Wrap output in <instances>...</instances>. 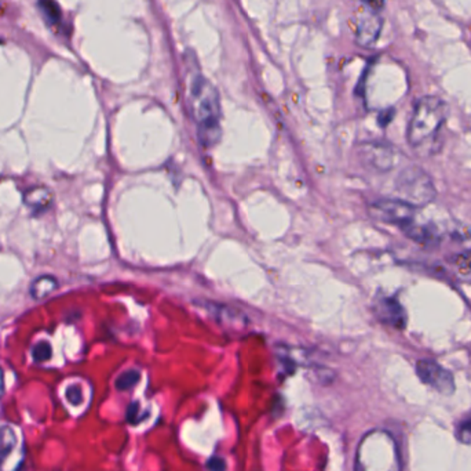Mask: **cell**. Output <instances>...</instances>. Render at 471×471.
Segmentation results:
<instances>
[{
	"instance_id": "11",
	"label": "cell",
	"mask_w": 471,
	"mask_h": 471,
	"mask_svg": "<svg viewBox=\"0 0 471 471\" xmlns=\"http://www.w3.org/2000/svg\"><path fill=\"white\" fill-rule=\"evenodd\" d=\"M204 309L208 311V314L213 315L219 323L225 326H230L233 329L236 328L241 329L248 322L246 315L240 314L237 310L230 309L227 306H219V304L210 303V304H204Z\"/></svg>"
},
{
	"instance_id": "1",
	"label": "cell",
	"mask_w": 471,
	"mask_h": 471,
	"mask_svg": "<svg viewBox=\"0 0 471 471\" xmlns=\"http://www.w3.org/2000/svg\"><path fill=\"white\" fill-rule=\"evenodd\" d=\"M190 105L200 143L204 147H214L222 136L220 103L215 87L207 79L196 77L192 80Z\"/></svg>"
},
{
	"instance_id": "18",
	"label": "cell",
	"mask_w": 471,
	"mask_h": 471,
	"mask_svg": "<svg viewBox=\"0 0 471 471\" xmlns=\"http://www.w3.org/2000/svg\"><path fill=\"white\" fill-rule=\"evenodd\" d=\"M455 435L459 442L471 445V411L458 423Z\"/></svg>"
},
{
	"instance_id": "23",
	"label": "cell",
	"mask_w": 471,
	"mask_h": 471,
	"mask_svg": "<svg viewBox=\"0 0 471 471\" xmlns=\"http://www.w3.org/2000/svg\"><path fill=\"white\" fill-rule=\"evenodd\" d=\"M207 467H208V469H213V470H223V469L226 467V465H225V462H223L222 459H219V458H211V459L208 460V463H207Z\"/></svg>"
},
{
	"instance_id": "8",
	"label": "cell",
	"mask_w": 471,
	"mask_h": 471,
	"mask_svg": "<svg viewBox=\"0 0 471 471\" xmlns=\"http://www.w3.org/2000/svg\"><path fill=\"white\" fill-rule=\"evenodd\" d=\"M383 21L382 17L378 14L376 10L368 7L359 15L357 20V30H356V40L361 47H371L379 39L382 32Z\"/></svg>"
},
{
	"instance_id": "2",
	"label": "cell",
	"mask_w": 471,
	"mask_h": 471,
	"mask_svg": "<svg viewBox=\"0 0 471 471\" xmlns=\"http://www.w3.org/2000/svg\"><path fill=\"white\" fill-rule=\"evenodd\" d=\"M445 118L446 105L441 98L434 96L420 98L415 105L406 131L409 146L416 153L432 154L433 144Z\"/></svg>"
},
{
	"instance_id": "24",
	"label": "cell",
	"mask_w": 471,
	"mask_h": 471,
	"mask_svg": "<svg viewBox=\"0 0 471 471\" xmlns=\"http://www.w3.org/2000/svg\"><path fill=\"white\" fill-rule=\"evenodd\" d=\"M363 1L368 4L369 8L376 10V11H378L379 8H382V7H383V3H385V0H363Z\"/></svg>"
},
{
	"instance_id": "9",
	"label": "cell",
	"mask_w": 471,
	"mask_h": 471,
	"mask_svg": "<svg viewBox=\"0 0 471 471\" xmlns=\"http://www.w3.org/2000/svg\"><path fill=\"white\" fill-rule=\"evenodd\" d=\"M399 230L411 240L426 247H437L441 243V234L433 224H420L413 220Z\"/></svg>"
},
{
	"instance_id": "19",
	"label": "cell",
	"mask_w": 471,
	"mask_h": 471,
	"mask_svg": "<svg viewBox=\"0 0 471 471\" xmlns=\"http://www.w3.org/2000/svg\"><path fill=\"white\" fill-rule=\"evenodd\" d=\"M32 356L37 362H46L53 356V349L48 342H39L32 350Z\"/></svg>"
},
{
	"instance_id": "16",
	"label": "cell",
	"mask_w": 471,
	"mask_h": 471,
	"mask_svg": "<svg viewBox=\"0 0 471 471\" xmlns=\"http://www.w3.org/2000/svg\"><path fill=\"white\" fill-rule=\"evenodd\" d=\"M39 6L48 24L55 25L61 21V8L55 0H40Z\"/></svg>"
},
{
	"instance_id": "13",
	"label": "cell",
	"mask_w": 471,
	"mask_h": 471,
	"mask_svg": "<svg viewBox=\"0 0 471 471\" xmlns=\"http://www.w3.org/2000/svg\"><path fill=\"white\" fill-rule=\"evenodd\" d=\"M448 266L452 274L458 276L460 280L471 282V249L452 254L448 259Z\"/></svg>"
},
{
	"instance_id": "20",
	"label": "cell",
	"mask_w": 471,
	"mask_h": 471,
	"mask_svg": "<svg viewBox=\"0 0 471 471\" xmlns=\"http://www.w3.org/2000/svg\"><path fill=\"white\" fill-rule=\"evenodd\" d=\"M67 399L74 405H80L83 402V393H81V389L79 386H69L67 389Z\"/></svg>"
},
{
	"instance_id": "14",
	"label": "cell",
	"mask_w": 471,
	"mask_h": 471,
	"mask_svg": "<svg viewBox=\"0 0 471 471\" xmlns=\"http://www.w3.org/2000/svg\"><path fill=\"white\" fill-rule=\"evenodd\" d=\"M58 288V280L51 275H41L31 283V296L35 300H41L47 297L51 292Z\"/></svg>"
},
{
	"instance_id": "7",
	"label": "cell",
	"mask_w": 471,
	"mask_h": 471,
	"mask_svg": "<svg viewBox=\"0 0 471 471\" xmlns=\"http://www.w3.org/2000/svg\"><path fill=\"white\" fill-rule=\"evenodd\" d=\"M359 155L366 167L380 173L392 170L399 162V151L386 143H364Z\"/></svg>"
},
{
	"instance_id": "3",
	"label": "cell",
	"mask_w": 471,
	"mask_h": 471,
	"mask_svg": "<svg viewBox=\"0 0 471 471\" xmlns=\"http://www.w3.org/2000/svg\"><path fill=\"white\" fill-rule=\"evenodd\" d=\"M357 469L382 471L401 469L399 448L390 432L373 430L364 437L357 451Z\"/></svg>"
},
{
	"instance_id": "12",
	"label": "cell",
	"mask_w": 471,
	"mask_h": 471,
	"mask_svg": "<svg viewBox=\"0 0 471 471\" xmlns=\"http://www.w3.org/2000/svg\"><path fill=\"white\" fill-rule=\"evenodd\" d=\"M54 197L51 191L46 187H34L24 194V202L35 213H43L48 210L53 205Z\"/></svg>"
},
{
	"instance_id": "21",
	"label": "cell",
	"mask_w": 471,
	"mask_h": 471,
	"mask_svg": "<svg viewBox=\"0 0 471 471\" xmlns=\"http://www.w3.org/2000/svg\"><path fill=\"white\" fill-rule=\"evenodd\" d=\"M138 411H140V406L138 404H131L127 409V419L131 425H135V423H140V419L137 418L138 416Z\"/></svg>"
},
{
	"instance_id": "10",
	"label": "cell",
	"mask_w": 471,
	"mask_h": 471,
	"mask_svg": "<svg viewBox=\"0 0 471 471\" xmlns=\"http://www.w3.org/2000/svg\"><path fill=\"white\" fill-rule=\"evenodd\" d=\"M375 313L378 318L393 328L402 329L406 323V315L402 306L393 297H382L375 304Z\"/></svg>"
},
{
	"instance_id": "5",
	"label": "cell",
	"mask_w": 471,
	"mask_h": 471,
	"mask_svg": "<svg viewBox=\"0 0 471 471\" xmlns=\"http://www.w3.org/2000/svg\"><path fill=\"white\" fill-rule=\"evenodd\" d=\"M371 216L382 223L399 226V228L415 220L416 207L401 199H379L369 207Z\"/></svg>"
},
{
	"instance_id": "15",
	"label": "cell",
	"mask_w": 471,
	"mask_h": 471,
	"mask_svg": "<svg viewBox=\"0 0 471 471\" xmlns=\"http://www.w3.org/2000/svg\"><path fill=\"white\" fill-rule=\"evenodd\" d=\"M17 445V435L13 429L0 427V459H4Z\"/></svg>"
},
{
	"instance_id": "25",
	"label": "cell",
	"mask_w": 471,
	"mask_h": 471,
	"mask_svg": "<svg viewBox=\"0 0 471 471\" xmlns=\"http://www.w3.org/2000/svg\"><path fill=\"white\" fill-rule=\"evenodd\" d=\"M4 393V376H3V370L0 368V396Z\"/></svg>"
},
{
	"instance_id": "6",
	"label": "cell",
	"mask_w": 471,
	"mask_h": 471,
	"mask_svg": "<svg viewBox=\"0 0 471 471\" xmlns=\"http://www.w3.org/2000/svg\"><path fill=\"white\" fill-rule=\"evenodd\" d=\"M418 378L437 393L452 395L456 390L453 375L433 359H420L416 363Z\"/></svg>"
},
{
	"instance_id": "22",
	"label": "cell",
	"mask_w": 471,
	"mask_h": 471,
	"mask_svg": "<svg viewBox=\"0 0 471 471\" xmlns=\"http://www.w3.org/2000/svg\"><path fill=\"white\" fill-rule=\"evenodd\" d=\"M393 117H394V111H393V110H386V111H382V112H380V115H379V118H378V120H379V124H380V126H387V124L392 122Z\"/></svg>"
},
{
	"instance_id": "17",
	"label": "cell",
	"mask_w": 471,
	"mask_h": 471,
	"mask_svg": "<svg viewBox=\"0 0 471 471\" xmlns=\"http://www.w3.org/2000/svg\"><path fill=\"white\" fill-rule=\"evenodd\" d=\"M141 379V373L140 370H127L124 373H121L117 379H116V389L120 392H127L130 389H133Z\"/></svg>"
},
{
	"instance_id": "4",
	"label": "cell",
	"mask_w": 471,
	"mask_h": 471,
	"mask_svg": "<svg viewBox=\"0 0 471 471\" xmlns=\"http://www.w3.org/2000/svg\"><path fill=\"white\" fill-rule=\"evenodd\" d=\"M396 191L399 199L413 207H425L437 197L432 177L419 166L405 167L396 180Z\"/></svg>"
}]
</instances>
